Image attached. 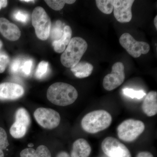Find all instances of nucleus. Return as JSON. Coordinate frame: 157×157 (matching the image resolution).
Instances as JSON below:
<instances>
[{
    "label": "nucleus",
    "instance_id": "nucleus-1",
    "mask_svg": "<svg viewBox=\"0 0 157 157\" xmlns=\"http://www.w3.org/2000/svg\"><path fill=\"white\" fill-rule=\"evenodd\" d=\"M78 96V92L75 88L64 82L53 83L49 86L47 91L48 101L55 105L62 107L73 104Z\"/></svg>",
    "mask_w": 157,
    "mask_h": 157
},
{
    "label": "nucleus",
    "instance_id": "nucleus-2",
    "mask_svg": "<svg viewBox=\"0 0 157 157\" xmlns=\"http://www.w3.org/2000/svg\"><path fill=\"white\" fill-rule=\"evenodd\" d=\"M112 121L111 115L106 110H94L82 118L81 126L86 132L95 134L107 128Z\"/></svg>",
    "mask_w": 157,
    "mask_h": 157
},
{
    "label": "nucleus",
    "instance_id": "nucleus-3",
    "mask_svg": "<svg viewBox=\"0 0 157 157\" xmlns=\"http://www.w3.org/2000/svg\"><path fill=\"white\" fill-rule=\"evenodd\" d=\"M87 48V42L84 39L79 37L72 38L61 56L62 64L66 67H73L80 61Z\"/></svg>",
    "mask_w": 157,
    "mask_h": 157
},
{
    "label": "nucleus",
    "instance_id": "nucleus-4",
    "mask_svg": "<svg viewBox=\"0 0 157 157\" xmlns=\"http://www.w3.org/2000/svg\"><path fill=\"white\" fill-rule=\"evenodd\" d=\"M145 125L142 121L129 119L123 121L117 128V136L121 140L132 142L144 131Z\"/></svg>",
    "mask_w": 157,
    "mask_h": 157
},
{
    "label": "nucleus",
    "instance_id": "nucleus-5",
    "mask_svg": "<svg viewBox=\"0 0 157 157\" xmlns=\"http://www.w3.org/2000/svg\"><path fill=\"white\" fill-rule=\"evenodd\" d=\"M32 24L36 35L39 39L46 40L50 35L51 21L44 9L41 7L35 8L32 14Z\"/></svg>",
    "mask_w": 157,
    "mask_h": 157
},
{
    "label": "nucleus",
    "instance_id": "nucleus-6",
    "mask_svg": "<svg viewBox=\"0 0 157 157\" xmlns=\"http://www.w3.org/2000/svg\"><path fill=\"white\" fill-rule=\"evenodd\" d=\"M121 45L133 57H139L141 54H146L150 50V45L144 42L136 41L131 34L125 33L119 39Z\"/></svg>",
    "mask_w": 157,
    "mask_h": 157
},
{
    "label": "nucleus",
    "instance_id": "nucleus-7",
    "mask_svg": "<svg viewBox=\"0 0 157 157\" xmlns=\"http://www.w3.org/2000/svg\"><path fill=\"white\" fill-rule=\"evenodd\" d=\"M34 116L39 125L45 129L55 128L60 122L59 113L50 108H38L34 112Z\"/></svg>",
    "mask_w": 157,
    "mask_h": 157
},
{
    "label": "nucleus",
    "instance_id": "nucleus-8",
    "mask_svg": "<svg viewBox=\"0 0 157 157\" xmlns=\"http://www.w3.org/2000/svg\"><path fill=\"white\" fill-rule=\"evenodd\" d=\"M101 148L109 157H132L128 149L115 137L105 138L101 144Z\"/></svg>",
    "mask_w": 157,
    "mask_h": 157
},
{
    "label": "nucleus",
    "instance_id": "nucleus-9",
    "mask_svg": "<svg viewBox=\"0 0 157 157\" xmlns=\"http://www.w3.org/2000/svg\"><path fill=\"white\" fill-rule=\"evenodd\" d=\"M15 117V121L10 128V134L14 138H21L26 133L30 124V117L27 110L24 108L17 109Z\"/></svg>",
    "mask_w": 157,
    "mask_h": 157
},
{
    "label": "nucleus",
    "instance_id": "nucleus-10",
    "mask_svg": "<svg viewBox=\"0 0 157 157\" xmlns=\"http://www.w3.org/2000/svg\"><path fill=\"white\" fill-rule=\"evenodd\" d=\"M124 79V67L123 63L117 62L113 65L111 73L104 77L103 87L106 90H113L122 84Z\"/></svg>",
    "mask_w": 157,
    "mask_h": 157
},
{
    "label": "nucleus",
    "instance_id": "nucleus-11",
    "mask_svg": "<svg viewBox=\"0 0 157 157\" xmlns=\"http://www.w3.org/2000/svg\"><path fill=\"white\" fill-rule=\"evenodd\" d=\"M134 0H113V14L118 21L130 22L132 19V8Z\"/></svg>",
    "mask_w": 157,
    "mask_h": 157
},
{
    "label": "nucleus",
    "instance_id": "nucleus-12",
    "mask_svg": "<svg viewBox=\"0 0 157 157\" xmlns=\"http://www.w3.org/2000/svg\"><path fill=\"white\" fill-rule=\"evenodd\" d=\"M24 93V90L20 85L12 82L0 84V100H16L21 98Z\"/></svg>",
    "mask_w": 157,
    "mask_h": 157
},
{
    "label": "nucleus",
    "instance_id": "nucleus-13",
    "mask_svg": "<svg viewBox=\"0 0 157 157\" xmlns=\"http://www.w3.org/2000/svg\"><path fill=\"white\" fill-rule=\"evenodd\" d=\"M0 32L6 39L16 41L21 36V31L17 25L5 18H0Z\"/></svg>",
    "mask_w": 157,
    "mask_h": 157
},
{
    "label": "nucleus",
    "instance_id": "nucleus-14",
    "mask_svg": "<svg viewBox=\"0 0 157 157\" xmlns=\"http://www.w3.org/2000/svg\"><path fill=\"white\" fill-rule=\"evenodd\" d=\"M144 113L148 117L155 115L157 113V93L152 91L145 96L141 106Z\"/></svg>",
    "mask_w": 157,
    "mask_h": 157
},
{
    "label": "nucleus",
    "instance_id": "nucleus-15",
    "mask_svg": "<svg viewBox=\"0 0 157 157\" xmlns=\"http://www.w3.org/2000/svg\"><path fill=\"white\" fill-rule=\"evenodd\" d=\"M92 149L87 140L79 138L74 141L71 152V157H89Z\"/></svg>",
    "mask_w": 157,
    "mask_h": 157
},
{
    "label": "nucleus",
    "instance_id": "nucleus-16",
    "mask_svg": "<svg viewBox=\"0 0 157 157\" xmlns=\"http://www.w3.org/2000/svg\"><path fill=\"white\" fill-rule=\"evenodd\" d=\"M72 31L69 26H66L63 29V33L61 38L57 41L52 42L54 49L57 53H62L66 49L71 41Z\"/></svg>",
    "mask_w": 157,
    "mask_h": 157
},
{
    "label": "nucleus",
    "instance_id": "nucleus-17",
    "mask_svg": "<svg viewBox=\"0 0 157 157\" xmlns=\"http://www.w3.org/2000/svg\"><path fill=\"white\" fill-rule=\"evenodd\" d=\"M94 67L91 64L86 62H80L74 67L71 68V70L74 76L78 78H84L89 76L92 73Z\"/></svg>",
    "mask_w": 157,
    "mask_h": 157
},
{
    "label": "nucleus",
    "instance_id": "nucleus-18",
    "mask_svg": "<svg viewBox=\"0 0 157 157\" xmlns=\"http://www.w3.org/2000/svg\"><path fill=\"white\" fill-rule=\"evenodd\" d=\"M20 157H51L50 151L47 147L41 145L36 149L26 148L20 153Z\"/></svg>",
    "mask_w": 157,
    "mask_h": 157
},
{
    "label": "nucleus",
    "instance_id": "nucleus-19",
    "mask_svg": "<svg viewBox=\"0 0 157 157\" xmlns=\"http://www.w3.org/2000/svg\"><path fill=\"white\" fill-rule=\"evenodd\" d=\"M113 0H97L96 5L98 9L105 14H110L113 11Z\"/></svg>",
    "mask_w": 157,
    "mask_h": 157
},
{
    "label": "nucleus",
    "instance_id": "nucleus-20",
    "mask_svg": "<svg viewBox=\"0 0 157 157\" xmlns=\"http://www.w3.org/2000/svg\"><path fill=\"white\" fill-rule=\"evenodd\" d=\"M46 4L51 8L56 11L61 10L64 7L65 4L71 5L76 2L74 0H53V1H45Z\"/></svg>",
    "mask_w": 157,
    "mask_h": 157
},
{
    "label": "nucleus",
    "instance_id": "nucleus-21",
    "mask_svg": "<svg viewBox=\"0 0 157 157\" xmlns=\"http://www.w3.org/2000/svg\"><path fill=\"white\" fill-rule=\"evenodd\" d=\"M7 133L3 128L0 127V157H4V150L9 146Z\"/></svg>",
    "mask_w": 157,
    "mask_h": 157
},
{
    "label": "nucleus",
    "instance_id": "nucleus-22",
    "mask_svg": "<svg viewBox=\"0 0 157 157\" xmlns=\"http://www.w3.org/2000/svg\"><path fill=\"white\" fill-rule=\"evenodd\" d=\"M63 33V30L62 29V22L57 21L54 24L52 29V38L53 41H57L61 38Z\"/></svg>",
    "mask_w": 157,
    "mask_h": 157
},
{
    "label": "nucleus",
    "instance_id": "nucleus-23",
    "mask_svg": "<svg viewBox=\"0 0 157 157\" xmlns=\"http://www.w3.org/2000/svg\"><path fill=\"white\" fill-rule=\"evenodd\" d=\"M123 92L125 95L128 96L132 99H142L144 96L146 95V93L142 90H135L132 89L124 88L123 89Z\"/></svg>",
    "mask_w": 157,
    "mask_h": 157
},
{
    "label": "nucleus",
    "instance_id": "nucleus-24",
    "mask_svg": "<svg viewBox=\"0 0 157 157\" xmlns=\"http://www.w3.org/2000/svg\"><path fill=\"white\" fill-rule=\"evenodd\" d=\"M48 62L44 61L40 62L36 71V77L38 79H41L46 76L48 72Z\"/></svg>",
    "mask_w": 157,
    "mask_h": 157
},
{
    "label": "nucleus",
    "instance_id": "nucleus-25",
    "mask_svg": "<svg viewBox=\"0 0 157 157\" xmlns=\"http://www.w3.org/2000/svg\"><path fill=\"white\" fill-rule=\"evenodd\" d=\"M29 16L28 13L25 11L21 10H17L13 13V17L15 20L23 23H25L29 20Z\"/></svg>",
    "mask_w": 157,
    "mask_h": 157
},
{
    "label": "nucleus",
    "instance_id": "nucleus-26",
    "mask_svg": "<svg viewBox=\"0 0 157 157\" xmlns=\"http://www.w3.org/2000/svg\"><path fill=\"white\" fill-rule=\"evenodd\" d=\"M33 66V61L32 60H27L23 63L21 67L20 70L21 73L24 76H29L31 73Z\"/></svg>",
    "mask_w": 157,
    "mask_h": 157
},
{
    "label": "nucleus",
    "instance_id": "nucleus-27",
    "mask_svg": "<svg viewBox=\"0 0 157 157\" xmlns=\"http://www.w3.org/2000/svg\"><path fill=\"white\" fill-rule=\"evenodd\" d=\"M9 62V58L6 54L0 53V73H2L6 70Z\"/></svg>",
    "mask_w": 157,
    "mask_h": 157
},
{
    "label": "nucleus",
    "instance_id": "nucleus-28",
    "mask_svg": "<svg viewBox=\"0 0 157 157\" xmlns=\"http://www.w3.org/2000/svg\"><path fill=\"white\" fill-rule=\"evenodd\" d=\"M21 67V65L20 60L18 59H15L12 62L10 66V72L13 74L18 73L20 70Z\"/></svg>",
    "mask_w": 157,
    "mask_h": 157
},
{
    "label": "nucleus",
    "instance_id": "nucleus-29",
    "mask_svg": "<svg viewBox=\"0 0 157 157\" xmlns=\"http://www.w3.org/2000/svg\"><path fill=\"white\" fill-rule=\"evenodd\" d=\"M136 157H154L153 155L148 151H142L138 153Z\"/></svg>",
    "mask_w": 157,
    "mask_h": 157
},
{
    "label": "nucleus",
    "instance_id": "nucleus-30",
    "mask_svg": "<svg viewBox=\"0 0 157 157\" xmlns=\"http://www.w3.org/2000/svg\"><path fill=\"white\" fill-rule=\"evenodd\" d=\"M56 157H71L67 152L61 151L57 155Z\"/></svg>",
    "mask_w": 157,
    "mask_h": 157
},
{
    "label": "nucleus",
    "instance_id": "nucleus-31",
    "mask_svg": "<svg viewBox=\"0 0 157 157\" xmlns=\"http://www.w3.org/2000/svg\"><path fill=\"white\" fill-rule=\"evenodd\" d=\"M8 1L6 0H0V10L2 8H5L7 6Z\"/></svg>",
    "mask_w": 157,
    "mask_h": 157
},
{
    "label": "nucleus",
    "instance_id": "nucleus-32",
    "mask_svg": "<svg viewBox=\"0 0 157 157\" xmlns=\"http://www.w3.org/2000/svg\"><path fill=\"white\" fill-rule=\"evenodd\" d=\"M21 2H34L35 1H32V0H22V1H20Z\"/></svg>",
    "mask_w": 157,
    "mask_h": 157
},
{
    "label": "nucleus",
    "instance_id": "nucleus-33",
    "mask_svg": "<svg viewBox=\"0 0 157 157\" xmlns=\"http://www.w3.org/2000/svg\"><path fill=\"white\" fill-rule=\"evenodd\" d=\"M154 25L156 29H157V16L155 17L154 19Z\"/></svg>",
    "mask_w": 157,
    "mask_h": 157
},
{
    "label": "nucleus",
    "instance_id": "nucleus-34",
    "mask_svg": "<svg viewBox=\"0 0 157 157\" xmlns=\"http://www.w3.org/2000/svg\"><path fill=\"white\" fill-rule=\"evenodd\" d=\"M2 41L0 40V49L2 48Z\"/></svg>",
    "mask_w": 157,
    "mask_h": 157
}]
</instances>
